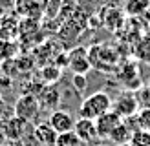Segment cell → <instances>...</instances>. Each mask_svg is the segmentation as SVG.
<instances>
[{"label": "cell", "instance_id": "6da1fadb", "mask_svg": "<svg viewBox=\"0 0 150 146\" xmlns=\"http://www.w3.org/2000/svg\"><path fill=\"white\" fill-rule=\"evenodd\" d=\"M110 110H112V99L108 97V93L95 91L82 100V104L79 106V115H81V119L95 121L101 115L108 113Z\"/></svg>", "mask_w": 150, "mask_h": 146}, {"label": "cell", "instance_id": "7a4b0ae2", "mask_svg": "<svg viewBox=\"0 0 150 146\" xmlns=\"http://www.w3.org/2000/svg\"><path fill=\"white\" fill-rule=\"evenodd\" d=\"M13 110H15V117L31 124V121H35V117L39 115V110H40L39 97H35L31 93H24L22 97L17 99Z\"/></svg>", "mask_w": 150, "mask_h": 146}, {"label": "cell", "instance_id": "3957f363", "mask_svg": "<svg viewBox=\"0 0 150 146\" xmlns=\"http://www.w3.org/2000/svg\"><path fill=\"white\" fill-rule=\"evenodd\" d=\"M139 100L134 97V93H123L115 99V102H112V110L121 117V119H130L137 113Z\"/></svg>", "mask_w": 150, "mask_h": 146}, {"label": "cell", "instance_id": "277c9868", "mask_svg": "<svg viewBox=\"0 0 150 146\" xmlns=\"http://www.w3.org/2000/svg\"><path fill=\"white\" fill-rule=\"evenodd\" d=\"M123 124V119L119 117L114 110H110L108 113H104L101 115L99 119H95V130H97V137H104V139H108L112 133H114V130L117 126H121Z\"/></svg>", "mask_w": 150, "mask_h": 146}, {"label": "cell", "instance_id": "5b68a950", "mask_svg": "<svg viewBox=\"0 0 150 146\" xmlns=\"http://www.w3.org/2000/svg\"><path fill=\"white\" fill-rule=\"evenodd\" d=\"M13 13L26 20H37L40 15H44V6L40 0H17Z\"/></svg>", "mask_w": 150, "mask_h": 146}, {"label": "cell", "instance_id": "8992f818", "mask_svg": "<svg viewBox=\"0 0 150 146\" xmlns=\"http://www.w3.org/2000/svg\"><path fill=\"white\" fill-rule=\"evenodd\" d=\"M4 124H6V137H7V141H11V142L22 141V137H24L29 130H33V126L29 122L22 121V119H18V117H15V115L11 119L4 121Z\"/></svg>", "mask_w": 150, "mask_h": 146}, {"label": "cell", "instance_id": "52a82bcc", "mask_svg": "<svg viewBox=\"0 0 150 146\" xmlns=\"http://www.w3.org/2000/svg\"><path fill=\"white\" fill-rule=\"evenodd\" d=\"M50 126L53 128L57 133H66V131H73V117L68 112H62V110H57L50 115Z\"/></svg>", "mask_w": 150, "mask_h": 146}, {"label": "cell", "instance_id": "ba28073f", "mask_svg": "<svg viewBox=\"0 0 150 146\" xmlns=\"http://www.w3.org/2000/svg\"><path fill=\"white\" fill-rule=\"evenodd\" d=\"M68 64L73 71V75H84V73L90 69V58L84 48H77L71 51V55L68 58Z\"/></svg>", "mask_w": 150, "mask_h": 146}, {"label": "cell", "instance_id": "9c48e42d", "mask_svg": "<svg viewBox=\"0 0 150 146\" xmlns=\"http://www.w3.org/2000/svg\"><path fill=\"white\" fill-rule=\"evenodd\" d=\"M73 131L81 139V142H92L97 139L95 121H90V119H77L73 124Z\"/></svg>", "mask_w": 150, "mask_h": 146}, {"label": "cell", "instance_id": "30bf717a", "mask_svg": "<svg viewBox=\"0 0 150 146\" xmlns=\"http://www.w3.org/2000/svg\"><path fill=\"white\" fill-rule=\"evenodd\" d=\"M57 135L59 133L50 126V122H39L35 126V137L39 139V142L42 146H55Z\"/></svg>", "mask_w": 150, "mask_h": 146}, {"label": "cell", "instance_id": "8fae6325", "mask_svg": "<svg viewBox=\"0 0 150 146\" xmlns=\"http://www.w3.org/2000/svg\"><path fill=\"white\" fill-rule=\"evenodd\" d=\"M132 133H134V130H132V126L126 121H123V124L121 126H117L115 130H114V133H112L108 139L114 144H117V146H121V144H128L130 142V139H132Z\"/></svg>", "mask_w": 150, "mask_h": 146}, {"label": "cell", "instance_id": "7c38bea8", "mask_svg": "<svg viewBox=\"0 0 150 146\" xmlns=\"http://www.w3.org/2000/svg\"><path fill=\"white\" fill-rule=\"evenodd\" d=\"M15 29H18V22L15 17H4L0 18V40H11L13 42V36L17 35Z\"/></svg>", "mask_w": 150, "mask_h": 146}, {"label": "cell", "instance_id": "4fadbf2b", "mask_svg": "<svg viewBox=\"0 0 150 146\" xmlns=\"http://www.w3.org/2000/svg\"><path fill=\"white\" fill-rule=\"evenodd\" d=\"M55 146H82L81 139L75 135V131H66V133H59Z\"/></svg>", "mask_w": 150, "mask_h": 146}, {"label": "cell", "instance_id": "5bb4252c", "mask_svg": "<svg viewBox=\"0 0 150 146\" xmlns=\"http://www.w3.org/2000/svg\"><path fill=\"white\" fill-rule=\"evenodd\" d=\"M15 53H17V44L11 40H0V62L13 60Z\"/></svg>", "mask_w": 150, "mask_h": 146}, {"label": "cell", "instance_id": "9a60e30c", "mask_svg": "<svg viewBox=\"0 0 150 146\" xmlns=\"http://www.w3.org/2000/svg\"><path fill=\"white\" fill-rule=\"evenodd\" d=\"M136 117V124H137V130H143V131H150V108H143L134 115Z\"/></svg>", "mask_w": 150, "mask_h": 146}, {"label": "cell", "instance_id": "2e32d148", "mask_svg": "<svg viewBox=\"0 0 150 146\" xmlns=\"http://www.w3.org/2000/svg\"><path fill=\"white\" fill-rule=\"evenodd\" d=\"M150 4V0H128V4H126V11L128 15H143L146 11V7Z\"/></svg>", "mask_w": 150, "mask_h": 146}, {"label": "cell", "instance_id": "e0dca14e", "mask_svg": "<svg viewBox=\"0 0 150 146\" xmlns=\"http://www.w3.org/2000/svg\"><path fill=\"white\" fill-rule=\"evenodd\" d=\"M130 144H134V146H150V131L136 130V131L132 133Z\"/></svg>", "mask_w": 150, "mask_h": 146}, {"label": "cell", "instance_id": "ac0fdd59", "mask_svg": "<svg viewBox=\"0 0 150 146\" xmlns=\"http://www.w3.org/2000/svg\"><path fill=\"white\" fill-rule=\"evenodd\" d=\"M42 75H44V79H48V80H57L59 77H61V69H57V68H44Z\"/></svg>", "mask_w": 150, "mask_h": 146}, {"label": "cell", "instance_id": "d6986e66", "mask_svg": "<svg viewBox=\"0 0 150 146\" xmlns=\"http://www.w3.org/2000/svg\"><path fill=\"white\" fill-rule=\"evenodd\" d=\"M17 0H0V13H13Z\"/></svg>", "mask_w": 150, "mask_h": 146}, {"label": "cell", "instance_id": "ffe728a7", "mask_svg": "<svg viewBox=\"0 0 150 146\" xmlns=\"http://www.w3.org/2000/svg\"><path fill=\"white\" fill-rule=\"evenodd\" d=\"M9 86H11V77H7V73L0 68V90H6Z\"/></svg>", "mask_w": 150, "mask_h": 146}, {"label": "cell", "instance_id": "44dd1931", "mask_svg": "<svg viewBox=\"0 0 150 146\" xmlns=\"http://www.w3.org/2000/svg\"><path fill=\"white\" fill-rule=\"evenodd\" d=\"M73 84L77 86L79 91H82V90H84V86H86V79H84V75H73Z\"/></svg>", "mask_w": 150, "mask_h": 146}, {"label": "cell", "instance_id": "7402d4cb", "mask_svg": "<svg viewBox=\"0 0 150 146\" xmlns=\"http://www.w3.org/2000/svg\"><path fill=\"white\" fill-rule=\"evenodd\" d=\"M6 141H7V137H6V124H4V121H0V146H2Z\"/></svg>", "mask_w": 150, "mask_h": 146}, {"label": "cell", "instance_id": "603a6c76", "mask_svg": "<svg viewBox=\"0 0 150 146\" xmlns=\"http://www.w3.org/2000/svg\"><path fill=\"white\" fill-rule=\"evenodd\" d=\"M4 113H6V100L0 93V121H4Z\"/></svg>", "mask_w": 150, "mask_h": 146}, {"label": "cell", "instance_id": "cb8c5ba5", "mask_svg": "<svg viewBox=\"0 0 150 146\" xmlns=\"http://www.w3.org/2000/svg\"><path fill=\"white\" fill-rule=\"evenodd\" d=\"M143 17L146 18V22H148V24H150V4H148V7H146V11L143 13Z\"/></svg>", "mask_w": 150, "mask_h": 146}, {"label": "cell", "instance_id": "d4e9b609", "mask_svg": "<svg viewBox=\"0 0 150 146\" xmlns=\"http://www.w3.org/2000/svg\"><path fill=\"white\" fill-rule=\"evenodd\" d=\"M121 146H130V142H128V144H121Z\"/></svg>", "mask_w": 150, "mask_h": 146}, {"label": "cell", "instance_id": "484cf974", "mask_svg": "<svg viewBox=\"0 0 150 146\" xmlns=\"http://www.w3.org/2000/svg\"><path fill=\"white\" fill-rule=\"evenodd\" d=\"M40 2H46V0H40Z\"/></svg>", "mask_w": 150, "mask_h": 146}, {"label": "cell", "instance_id": "4316f807", "mask_svg": "<svg viewBox=\"0 0 150 146\" xmlns=\"http://www.w3.org/2000/svg\"><path fill=\"white\" fill-rule=\"evenodd\" d=\"M0 18H2V13H0Z\"/></svg>", "mask_w": 150, "mask_h": 146}, {"label": "cell", "instance_id": "83f0119b", "mask_svg": "<svg viewBox=\"0 0 150 146\" xmlns=\"http://www.w3.org/2000/svg\"><path fill=\"white\" fill-rule=\"evenodd\" d=\"M148 91H150V88H148Z\"/></svg>", "mask_w": 150, "mask_h": 146}]
</instances>
